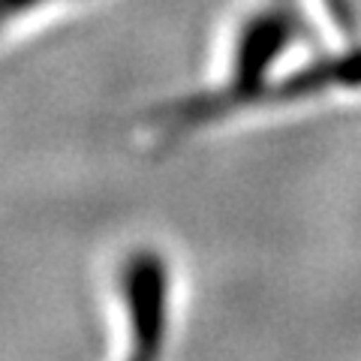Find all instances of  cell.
<instances>
[{"instance_id":"6da1fadb","label":"cell","mask_w":361,"mask_h":361,"mask_svg":"<svg viewBox=\"0 0 361 361\" xmlns=\"http://www.w3.org/2000/svg\"><path fill=\"white\" fill-rule=\"evenodd\" d=\"M121 298L127 310L130 353H160L169 319V271L163 259L151 250L133 253L121 271Z\"/></svg>"},{"instance_id":"7a4b0ae2","label":"cell","mask_w":361,"mask_h":361,"mask_svg":"<svg viewBox=\"0 0 361 361\" xmlns=\"http://www.w3.org/2000/svg\"><path fill=\"white\" fill-rule=\"evenodd\" d=\"M355 85H361V51H349V54H337V58H325V61L301 66L298 73L286 75L280 85L265 87L256 99H262L265 94L277 99H295L325 87H355Z\"/></svg>"},{"instance_id":"3957f363","label":"cell","mask_w":361,"mask_h":361,"mask_svg":"<svg viewBox=\"0 0 361 361\" xmlns=\"http://www.w3.org/2000/svg\"><path fill=\"white\" fill-rule=\"evenodd\" d=\"M39 4H45V0H0V27H4L9 18L27 13V9L39 6Z\"/></svg>"}]
</instances>
